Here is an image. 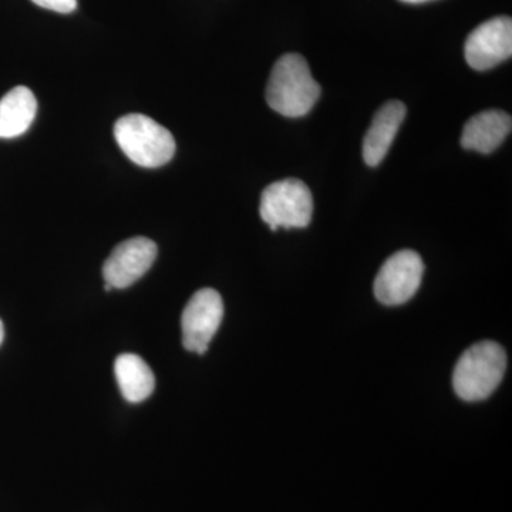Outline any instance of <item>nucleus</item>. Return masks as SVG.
Returning a JSON list of instances; mask_svg holds the SVG:
<instances>
[{"mask_svg": "<svg viewBox=\"0 0 512 512\" xmlns=\"http://www.w3.org/2000/svg\"><path fill=\"white\" fill-rule=\"evenodd\" d=\"M224 318V302L220 293L205 288L195 292L187 303L181 318L183 345L190 352L204 355L220 329Z\"/></svg>", "mask_w": 512, "mask_h": 512, "instance_id": "nucleus-6", "label": "nucleus"}, {"mask_svg": "<svg viewBox=\"0 0 512 512\" xmlns=\"http://www.w3.org/2000/svg\"><path fill=\"white\" fill-rule=\"evenodd\" d=\"M507 355L498 343L478 342L458 359L453 373L454 392L464 402L488 399L503 382Z\"/></svg>", "mask_w": 512, "mask_h": 512, "instance_id": "nucleus-2", "label": "nucleus"}, {"mask_svg": "<svg viewBox=\"0 0 512 512\" xmlns=\"http://www.w3.org/2000/svg\"><path fill=\"white\" fill-rule=\"evenodd\" d=\"M464 55L471 69L484 72L510 59L512 55V20L498 16L481 23L467 37Z\"/></svg>", "mask_w": 512, "mask_h": 512, "instance_id": "nucleus-7", "label": "nucleus"}, {"mask_svg": "<svg viewBox=\"0 0 512 512\" xmlns=\"http://www.w3.org/2000/svg\"><path fill=\"white\" fill-rule=\"evenodd\" d=\"M400 2L412 3V5H419V3L431 2V0H400Z\"/></svg>", "mask_w": 512, "mask_h": 512, "instance_id": "nucleus-14", "label": "nucleus"}, {"mask_svg": "<svg viewBox=\"0 0 512 512\" xmlns=\"http://www.w3.org/2000/svg\"><path fill=\"white\" fill-rule=\"evenodd\" d=\"M511 130L510 114L501 110L481 111L464 126L461 146L480 154H490L504 143Z\"/></svg>", "mask_w": 512, "mask_h": 512, "instance_id": "nucleus-10", "label": "nucleus"}, {"mask_svg": "<svg viewBox=\"0 0 512 512\" xmlns=\"http://www.w3.org/2000/svg\"><path fill=\"white\" fill-rule=\"evenodd\" d=\"M114 370H116L120 392L127 402H144L156 389L153 370L140 356L124 353L117 357Z\"/></svg>", "mask_w": 512, "mask_h": 512, "instance_id": "nucleus-12", "label": "nucleus"}, {"mask_svg": "<svg viewBox=\"0 0 512 512\" xmlns=\"http://www.w3.org/2000/svg\"><path fill=\"white\" fill-rule=\"evenodd\" d=\"M424 264L412 249L396 252L384 262L375 281L377 301L387 306H399L416 295L423 279Z\"/></svg>", "mask_w": 512, "mask_h": 512, "instance_id": "nucleus-5", "label": "nucleus"}, {"mask_svg": "<svg viewBox=\"0 0 512 512\" xmlns=\"http://www.w3.org/2000/svg\"><path fill=\"white\" fill-rule=\"evenodd\" d=\"M3 338H5V329H3V323L0 320V345H2Z\"/></svg>", "mask_w": 512, "mask_h": 512, "instance_id": "nucleus-15", "label": "nucleus"}, {"mask_svg": "<svg viewBox=\"0 0 512 512\" xmlns=\"http://www.w3.org/2000/svg\"><path fill=\"white\" fill-rule=\"evenodd\" d=\"M32 2L40 8L57 13H72L77 8V0H32Z\"/></svg>", "mask_w": 512, "mask_h": 512, "instance_id": "nucleus-13", "label": "nucleus"}, {"mask_svg": "<svg viewBox=\"0 0 512 512\" xmlns=\"http://www.w3.org/2000/svg\"><path fill=\"white\" fill-rule=\"evenodd\" d=\"M37 101L32 90L18 86L0 99V138L22 136L32 126Z\"/></svg>", "mask_w": 512, "mask_h": 512, "instance_id": "nucleus-11", "label": "nucleus"}, {"mask_svg": "<svg viewBox=\"0 0 512 512\" xmlns=\"http://www.w3.org/2000/svg\"><path fill=\"white\" fill-rule=\"evenodd\" d=\"M114 137L128 160L140 167H163L173 160V134L144 114H127L117 120Z\"/></svg>", "mask_w": 512, "mask_h": 512, "instance_id": "nucleus-3", "label": "nucleus"}, {"mask_svg": "<svg viewBox=\"0 0 512 512\" xmlns=\"http://www.w3.org/2000/svg\"><path fill=\"white\" fill-rule=\"evenodd\" d=\"M158 254L156 242L136 237L121 242L103 266V278L113 289H126L147 274Z\"/></svg>", "mask_w": 512, "mask_h": 512, "instance_id": "nucleus-8", "label": "nucleus"}, {"mask_svg": "<svg viewBox=\"0 0 512 512\" xmlns=\"http://www.w3.org/2000/svg\"><path fill=\"white\" fill-rule=\"evenodd\" d=\"M319 83L313 79L305 57L288 53L275 63L266 86V103L281 116H306L319 100Z\"/></svg>", "mask_w": 512, "mask_h": 512, "instance_id": "nucleus-1", "label": "nucleus"}, {"mask_svg": "<svg viewBox=\"0 0 512 512\" xmlns=\"http://www.w3.org/2000/svg\"><path fill=\"white\" fill-rule=\"evenodd\" d=\"M404 119L406 106L399 100L387 101L377 111L363 140V160L369 167H377L382 163Z\"/></svg>", "mask_w": 512, "mask_h": 512, "instance_id": "nucleus-9", "label": "nucleus"}, {"mask_svg": "<svg viewBox=\"0 0 512 512\" xmlns=\"http://www.w3.org/2000/svg\"><path fill=\"white\" fill-rule=\"evenodd\" d=\"M259 214L272 231L306 228L312 221V192L296 178L275 181L262 192Z\"/></svg>", "mask_w": 512, "mask_h": 512, "instance_id": "nucleus-4", "label": "nucleus"}]
</instances>
